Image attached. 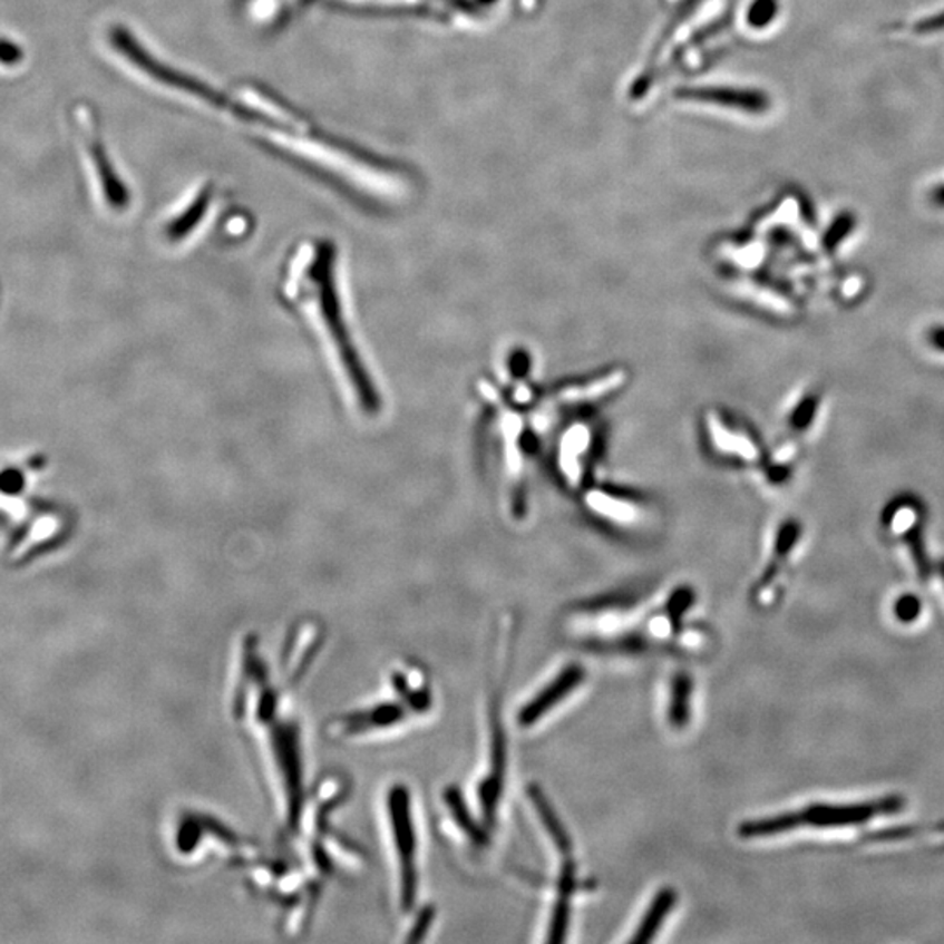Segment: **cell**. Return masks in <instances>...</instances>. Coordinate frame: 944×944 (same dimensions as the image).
<instances>
[{"label": "cell", "mask_w": 944, "mask_h": 944, "mask_svg": "<svg viewBox=\"0 0 944 944\" xmlns=\"http://www.w3.org/2000/svg\"><path fill=\"white\" fill-rule=\"evenodd\" d=\"M568 925H571V899L558 896L553 908L549 931H547V943H564L567 940Z\"/></svg>", "instance_id": "11"}, {"label": "cell", "mask_w": 944, "mask_h": 944, "mask_svg": "<svg viewBox=\"0 0 944 944\" xmlns=\"http://www.w3.org/2000/svg\"><path fill=\"white\" fill-rule=\"evenodd\" d=\"M799 537H801V523L798 519H787L780 525L778 528L777 537H775V546H773V558H771L770 564H768L767 572H765V576L759 581L758 590L762 592V590H767L770 586L771 581L778 576V572L782 568L784 562L789 558L790 553L795 549L796 544H798Z\"/></svg>", "instance_id": "6"}, {"label": "cell", "mask_w": 944, "mask_h": 944, "mask_svg": "<svg viewBox=\"0 0 944 944\" xmlns=\"http://www.w3.org/2000/svg\"><path fill=\"white\" fill-rule=\"evenodd\" d=\"M21 58H23V51L14 42L0 39V64L17 66Z\"/></svg>", "instance_id": "16"}, {"label": "cell", "mask_w": 944, "mask_h": 944, "mask_svg": "<svg viewBox=\"0 0 944 944\" xmlns=\"http://www.w3.org/2000/svg\"><path fill=\"white\" fill-rule=\"evenodd\" d=\"M445 801L450 808L451 815H454V820L457 823V826L469 836L470 841H475L479 847H485L488 845V833L485 831V827L478 823V820L473 817L469 808H467L466 801H464V796L457 787H450V789L445 792Z\"/></svg>", "instance_id": "7"}, {"label": "cell", "mask_w": 944, "mask_h": 944, "mask_svg": "<svg viewBox=\"0 0 944 944\" xmlns=\"http://www.w3.org/2000/svg\"><path fill=\"white\" fill-rule=\"evenodd\" d=\"M577 882H576V866L571 860L564 864L562 867V873H559L558 879V896L559 897H568L571 899L572 894L576 892Z\"/></svg>", "instance_id": "15"}, {"label": "cell", "mask_w": 944, "mask_h": 944, "mask_svg": "<svg viewBox=\"0 0 944 944\" xmlns=\"http://www.w3.org/2000/svg\"><path fill=\"white\" fill-rule=\"evenodd\" d=\"M854 224H856L854 215H838V220L831 224V227L827 230L826 236H824V247H826V251L835 252L836 249L839 247V244H841V242L850 235L851 230H854Z\"/></svg>", "instance_id": "12"}, {"label": "cell", "mask_w": 944, "mask_h": 944, "mask_svg": "<svg viewBox=\"0 0 944 944\" xmlns=\"http://www.w3.org/2000/svg\"><path fill=\"white\" fill-rule=\"evenodd\" d=\"M904 799L901 796H885L876 801L848 805V807H827L814 805L807 810L796 811L798 826L811 827H845L860 826L875 819L876 815L897 814L903 810Z\"/></svg>", "instance_id": "1"}, {"label": "cell", "mask_w": 944, "mask_h": 944, "mask_svg": "<svg viewBox=\"0 0 944 944\" xmlns=\"http://www.w3.org/2000/svg\"><path fill=\"white\" fill-rule=\"evenodd\" d=\"M761 2H767V4L777 6L775 4V0H761Z\"/></svg>", "instance_id": "20"}, {"label": "cell", "mask_w": 944, "mask_h": 944, "mask_svg": "<svg viewBox=\"0 0 944 944\" xmlns=\"http://www.w3.org/2000/svg\"><path fill=\"white\" fill-rule=\"evenodd\" d=\"M682 95L694 100L712 101V104L747 110V113H762L770 106L767 95L758 94V91H742V89L698 88Z\"/></svg>", "instance_id": "3"}, {"label": "cell", "mask_w": 944, "mask_h": 944, "mask_svg": "<svg viewBox=\"0 0 944 944\" xmlns=\"http://www.w3.org/2000/svg\"><path fill=\"white\" fill-rule=\"evenodd\" d=\"M936 571H937V574H940L941 580H943V583H944V559H941L940 564H937Z\"/></svg>", "instance_id": "19"}, {"label": "cell", "mask_w": 944, "mask_h": 944, "mask_svg": "<svg viewBox=\"0 0 944 944\" xmlns=\"http://www.w3.org/2000/svg\"><path fill=\"white\" fill-rule=\"evenodd\" d=\"M584 678H586V672L577 663L565 666L541 693L535 694L528 703L522 707L518 713V724L522 728H531L535 722H539V719H543L549 710L555 709L559 701H564L574 689L580 688Z\"/></svg>", "instance_id": "2"}, {"label": "cell", "mask_w": 944, "mask_h": 944, "mask_svg": "<svg viewBox=\"0 0 944 944\" xmlns=\"http://www.w3.org/2000/svg\"><path fill=\"white\" fill-rule=\"evenodd\" d=\"M921 611L922 602L912 593L901 596L899 601L896 602V607H894L897 620L903 621V623L915 621L916 617L921 616Z\"/></svg>", "instance_id": "14"}, {"label": "cell", "mask_w": 944, "mask_h": 944, "mask_svg": "<svg viewBox=\"0 0 944 944\" xmlns=\"http://www.w3.org/2000/svg\"><path fill=\"white\" fill-rule=\"evenodd\" d=\"M925 343H927L934 352L944 356V325L936 324L927 328V331H925Z\"/></svg>", "instance_id": "17"}, {"label": "cell", "mask_w": 944, "mask_h": 944, "mask_svg": "<svg viewBox=\"0 0 944 944\" xmlns=\"http://www.w3.org/2000/svg\"><path fill=\"white\" fill-rule=\"evenodd\" d=\"M940 30H944V11L937 12L934 17L925 18V20L915 25V32L918 33L940 32Z\"/></svg>", "instance_id": "18"}, {"label": "cell", "mask_w": 944, "mask_h": 944, "mask_svg": "<svg viewBox=\"0 0 944 944\" xmlns=\"http://www.w3.org/2000/svg\"><path fill=\"white\" fill-rule=\"evenodd\" d=\"M94 159L97 163L98 175H100L101 184L106 187L104 191H106L110 205L113 207H123L126 202L125 189H123L121 183L114 175L109 159H107L106 153H104V149L98 144L94 146Z\"/></svg>", "instance_id": "9"}, {"label": "cell", "mask_w": 944, "mask_h": 944, "mask_svg": "<svg viewBox=\"0 0 944 944\" xmlns=\"http://www.w3.org/2000/svg\"><path fill=\"white\" fill-rule=\"evenodd\" d=\"M691 697H693V679L681 672L673 678L672 694H670L669 721L675 730H682L691 718Z\"/></svg>", "instance_id": "8"}, {"label": "cell", "mask_w": 944, "mask_h": 944, "mask_svg": "<svg viewBox=\"0 0 944 944\" xmlns=\"http://www.w3.org/2000/svg\"><path fill=\"white\" fill-rule=\"evenodd\" d=\"M678 903V892L672 887H663L654 896L653 903L649 904L648 912L644 913L641 924L636 927L630 943L645 944L656 937L660 933L661 925L665 924L666 916L672 912L673 906Z\"/></svg>", "instance_id": "4"}, {"label": "cell", "mask_w": 944, "mask_h": 944, "mask_svg": "<svg viewBox=\"0 0 944 944\" xmlns=\"http://www.w3.org/2000/svg\"><path fill=\"white\" fill-rule=\"evenodd\" d=\"M823 396L817 392L808 393L796 405L795 411L789 415V429L795 434H805L815 422L819 413Z\"/></svg>", "instance_id": "10"}, {"label": "cell", "mask_w": 944, "mask_h": 944, "mask_svg": "<svg viewBox=\"0 0 944 944\" xmlns=\"http://www.w3.org/2000/svg\"><path fill=\"white\" fill-rule=\"evenodd\" d=\"M693 602L694 593L689 588H679L672 593L669 604H666V614H669L670 621H672L673 629H678V624L681 626L682 617H684L685 612L689 611Z\"/></svg>", "instance_id": "13"}, {"label": "cell", "mask_w": 944, "mask_h": 944, "mask_svg": "<svg viewBox=\"0 0 944 944\" xmlns=\"http://www.w3.org/2000/svg\"><path fill=\"white\" fill-rule=\"evenodd\" d=\"M528 798H531L535 811L539 814L541 823H543V826L546 827L547 835H549V838L553 839V844L556 845V848H558L564 856H571V836H568L567 829H565L564 824L559 820L558 814H556L552 802H549L547 796L544 795V790L541 789L539 786L531 784V786H528Z\"/></svg>", "instance_id": "5"}]
</instances>
